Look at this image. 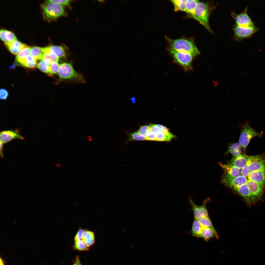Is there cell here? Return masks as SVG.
<instances>
[{
    "instance_id": "obj_1",
    "label": "cell",
    "mask_w": 265,
    "mask_h": 265,
    "mask_svg": "<svg viewBox=\"0 0 265 265\" xmlns=\"http://www.w3.org/2000/svg\"><path fill=\"white\" fill-rule=\"evenodd\" d=\"M169 46V48L176 51L186 52L194 57L200 54L193 40L184 38L172 39L165 36Z\"/></svg>"
},
{
    "instance_id": "obj_2",
    "label": "cell",
    "mask_w": 265,
    "mask_h": 265,
    "mask_svg": "<svg viewBox=\"0 0 265 265\" xmlns=\"http://www.w3.org/2000/svg\"><path fill=\"white\" fill-rule=\"evenodd\" d=\"M211 9L208 2L198 1L192 17L203 26L212 33L213 32L209 24V20Z\"/></svg>"
},
{
    "instance_id": "obj_3",
    "label": "cell",
    "mask_w": 265,
    "mask_h": 265,
    "mask_svg": "<svg viewBox=\"0 0 265 265\" xmlns=\"http://www.w3.org/2000/svg\"><path fill=\"white\" fill-rule=\"evenodd\" d=\"M41 7L43 17L47 21L55 20L65 14L62 5L58 4L46 2Z\"/></svg>"
},
{
    "instance_id": "obj_4",
    "label": "cell",
    "mask_w": 265,
    "mask_h": 265,
    "mask_svg": "<svg viewBox=\"0 0 265 265\" xmlns=\"http://www.w3.org/2000/svg\"><path fill=\"white\" fill-rule=\"evenodd\" d=\"M168 51L174 63L181 66L186 72L192 70V63L194 57L192 54L169 48Z\"/></svg>"
},
{
    "instance_id": "obj_5",
    "label": "cell",
    "mask_w": 265,
    "mask_h": 265,
    "mask_svg": "<svg viewBox=\"0 0 265 265\" xmlns=\"http://www.w3.org/2000/svg\"><path fill=\"white\" fill-rule=\"evenodd\" d=\"M263 132H259L252 128L247 122L241 126L239 143L241 148L244 152L251 139L255 136L262 137Z\"/></svg>"
},
{
    "instance_id": "obj_6",
    "label": "cell",
    "mask_w": 265,
    "mask_h": 265,
    "mask_svg": "<svg viewBox=\"0 0 265 265\" xmlns=\"http://www.w3.org/2000/svg\"><path fill=\"white\" fill-rule=\"evenodd\" d=\"M58 73L59 77L62 79L79 82H84L82 76L74 70L70 63H64L60 64Z\"/></svg>"
},
{
    "instance_id": "obj_7",
    "label": "cell",
    "mask_w": 265,
    "mask_h": 265,
    "mask_svg": "<svg viewBox=\"0 0 265 265\" xmlns=\"http://www.w3.org/2000/svg\"><path fill=\"white\" fill-rule=\"evenodd\" d=\"M259 29L254 25L249 26H241L235 24L233 31L235 40L241 41L252 37Z\"/></svg>"
},
{
    "instance_id": "obj_8",
    "label": "cell",
    "mask_w": 265,
    "mask_h": 265,
    "mask_svg": "<svg viewBox=\"0 0 265 265\" xmlns=\"http://www.w3.org/2000/svg\"><path fill=\"white\" fill-rule=\"evenodd\" d=\"M248 180L246 177L242 175L235 177L232 176L225 173L224 175L222 180L224 185L233 189L247 183Z\"/></svg>"
},
{
    "instance_id": "obj_9",
    "label": "cell",
    "mask_w": 265,
    "mask_h": 265,
    "mask_svg": "<svg viewBox=\"0 0 265 265\" xmlns=\"http://www.w3.org/2000/svg\"><path fill=\"white\" fill-rule=\"evenodd\" d=\"M248 6H246L243 11L239 13L231 12V15L235 21L236 25L241 26H249L254 25V22L247 13Z\"/></svg>"
},
{
    "instance_id": "obj_10",
    "label": "cell",
    "mask_w": 265,
    "mask_h": 265,
    "mask_svg": "<svg viewBox=\"0 0 265 265\" xmlns=\"http://www.w3.org/2000/svg\"><path fill=\"white\" fill-rule=\"evenodd\" d=\"M209 200L208 199L204 200L202 205H198L194 203L192 199H189V203L191 206L195 218L199 220L203 218L209 217L206 208V205Z\"/></svg>"
},
{
    "instance_id": "obj_11",
    "label": "cell",
    "mask_w": 265,
    "mask_h": 265,
    "mask_svg": "<svg viewBox=\"0 0 265 265\" xmlns=\"http://www.w3.org/2000/svg\"><path fill=\"white\" fill-rule=\"evenodd\" d=\"M251 172L265 170V154L249 156Z\"/></svg>"
},
{
    "instance_id": "obj_12",
    "label": "cell",
    "mask_w": 265,
    "mask_h": 265,
    "mask_svg": "<svg viewBox=\"0 0 265 265\" xmlns=\"http://www.w3.org/2000/svg\"><path fill=\"white\" fill-rule=\"evenodd\" d=\"M247 184L251 194L256 201L261 200L265 188V185L249 179Z\"/></svg>"
},
{
    "instance_id": "obj_13",
    "label": "cell",
    "mask_w": 265,
    "mask_h": 265,
    "mask_svg": "<svg viewBox=\"0 0 265 265\" xmlns=\"http://www.w3.org/2000/svg\"><path fill=\"white\" fill-rule=\"evenodd\" d=\"M233 189L243 198L248 206H251L256 202L251 194L247 184Z\"/></svg>"
},
{
    "instance_id": "obj_14",
    "label": "cell",
    "mask_w": 265,
    "mask_h": 265,
    "mask_svg": "<svg viewBox=\"0 0 265 265\" xmlns=\"http://www.w3.org/2000/svg\"><path fill=\"white\" fill-rule=\"evenodd\" d=\"M14 139L23 140L24 138L20 134L18 129L4 130L0 133V141L4 144Z\"/></svg>"
},
{
    "instance_id": "obj_15",
    "label": "cell",
    "mask_w": 265,
    "mask_h": 265,
    "mask_svg": "<svg viewBox=\"0 0 265 265\" xmlns=\"http://www.w3.org/2000/svg\"><path fill=\"white\" fill-rule=\"evenodd\" d=\"M249 156L242 154L239 156L233 158L231 160L228 164L242 169L247 163Z\"/></svg>"
},
{
    "instance_id": "obj_16",
    "label": "cell",
    "mask_w": 265,
    "mask_h": 265,
    "mask_svg": "<svg viewBox=\"0 0 265 265\" xmlns=\"http://www.w3.org/2000/svg\"><path fill=\"white\" fill-rule=\"evenodd\" d=\"M248 177L249 180L265 185V170L250 172Z\"/></svg>"
},
{
    "instance_id": "obj_17",
    "label": "cell",
    "mask_w": 265,
    "mask_h": 265,
    "mask_svg": "<svg viewBox=\"0 0 265 265\" xmlns=\"http://www.w3.org/2000/svg\"><path fill=\"white\" fill-rule=\"evenodd\" d=\"M8 50L12 54L17 55L27 46L17 40L7 44H5Z\"/></svg>"
},
{
    "instance_id": "obj_18",
    "label": "cell",
    "mask_w": 265,
    "mask_h": 265,
    "mask_svg": "<svg viewBox=\"0 0 265 265\" xmlns=\"http://www.w3.org/2000/svg\"><path fill=\"white\" fill-rule=\"evenodd\" d=\"M219 164L222 168L224 169L226 173L231 176L236 177L241 175V169L228 164H224L220 163Z\"/></svg>"
},
{
    "instance_id": "obj_19",
    "label": "cell",
    "mask_w": 265,
    "mask_h": 265,
    "mask_svg": "<svg viewBox=\"0 0 265 265\" xmlns=\"http://www.w3.org/2000/svg\"><path fill=\"white\" fill-rule=\"evenodd\" d=\"M0 37L5 44L9 43L17 40L16 37L13 33L4 29L0 30Z\"/></svg>"
},
{
    "instance_id": "obj_20",
    "label": "cell",
    "mask_w": 265,
    "mask_h": 265,
    "mask_svg": "<svg viewBox=\"0 0 265 265\" xmlns=\"http://www.w3.org/2000/svg\"><path fill=\"white\" fill-rule=\"evenodd\" d=\"M59 59L51 51L49 46L45 48L44 53L41 60L50 64L53 62H58Z\"/></svg>"
},
{
    "instance_id": "obj_21",
    "label": "cell",
    "mask_w": 265,
    "mask_h": 265,
    "mask_svg": "<svg viewBox=\"0 0 265 265\" xmlns=\"http://www.w3.org/2000/svg\"><path fill=\"white\" fill-rule=\"evenodd\" d=\"M202 227L201 238L207 241L210 238L214 237L216 239L219 238V236L216 230L211 229Z\"/></svg>"
},
{
    "instance_id": "obj_22",
    "label": "cell",
    "mask_w": 265,
    "mask_h": 265,
    "mask_svg": "<svg viewBox=\"0 0 265 265\" xmlns=\"http://www.w3.org/2000/svg\"><path fill=\"white\" fill-rule=\"evenodd\" d=\"M231 153L234 157H238L241 154V148L239 143L229 144L226 154Z\"/></svg>"
},
{
    "instance_id": "obj_23",
    "label": "cell",
    "mask_w": 265,
    "mask_h": 265,
    "mask_svg": "<svg viewBox=\"0 0 265 265\" xmlns=\"http://www.w3.org/2000/svg\"><path fill=\"white\" fill-rule=\"evenodd\" d=\"M45 48L37 46L30 47V55L36 60H41Z\"/></svg>"
},
{
    "instance_id": "obj_24",
    "label": "cell",
    "mask_w": 265,
    "mask_h": 265,
    "mask_svg": "<svg viewBox=\"0 0 265 265\" xmlns=\"http://www.w3.org/2000/svg\"><path fill=\"white\" fill-rule=\"evenodd\" d=\"M82 239L88 247L93 245L94 242V233L91 231H84Z\"/></svg>"
},
{
    "instance_id": "obj_25",
    "label": "cell",
    "mask_w": 265,
    "mask_h": 265,
    "mask_svg": "<svg viewBox=\"0 0 265 265\" xmlns=\"http://www.w3.org/2000/svg\"><path fill=\"white\" fill-rule=\"evenodd\" d=\"M199 1L197 0H187L186 3V12L192 17L194 14L197 4Z\"/></svg>"
},
{
    "instance_id": "obj_26",
    "label": "cell",
    "mask_w": 265,
    "mask_h": 265,
    "mask_svg": "<svg viewBox=\"0 0 265 265\" xmlns=\"http://www.w3.org/2000/svg\"><path fill=\"white\" fill-rule=\"evenodd\" d=\"M202 229L198 220L194 218L191 231L192 235L196 237L201 238Z\"/></svg>"
},
{
    "instance_id": "obj_27",
    "label": "cell",
    "mask_w": 265,
    "mask_h": 265,
    "mask_svg": "<svg viewBox=\"0 0 265 265\" xmlns=\"http://www.w3.org/2000/svg\"><path fill=\"white\" fill-rule=\"evenodd\" d=\"M36 61L29 55L26 57L20 64L26 67L34 68L37 66Z\"/></svg>"
},
{
    "instance_id": "obj_28",
    "label": "cell",
    "mask_w": 265,
    "mask_h": 265,
    "mask_svg": "<svg viewBox=\"0 0 265 265\" xmlns=\"http://www.w3.org/2000/svg\"><path fill=\"white\" fill-rule=\"evenodd\" d=\"M49 46L52 52L59 58L65 57L66 53L63 47L56 45Z\"/></svg>"
},
{
    "instance_id": "obj_29",
    "label": "cell",
    "mask_w": 265,
    "mask_h": 265,
    "mask_svg": "<svg viewBox=\"0 0 265 265\" xmlns=\"http://www.w3.org/2000/svg\"><path fill=\"white\" fill-rule=\"evenodd\" d=\"M186 0H172L171 1L174 6V10L175 12L181 11L186 12Z\"/></svg>"
},
{
    "instance_id": "obj_30",
    "label": "cell",
    "mask_w": 265,
    "mask_h": 265,
    "mask_svg": "<svg viewBox=\"0 0 265 265\" xmlns=\"http://www.w3.org/2000/svg\"><path fill=\"white\" fill-rule=\"evenodd\" d=\"M128 139L127 143L132 141H144L146 140L145 135L142 134L137 131L128 133Z\"/></svg>"
},
{
    "instance_id": "obj_31",
    "label": "cell",
    "mask_w": 265,
    "mask_h": 265,
    "mask_svg": "<svg viewBox=\"0 0 265 265\" xmlns=\"http://www.w3.org/2000/svg\"><path fill=\"white\" fill-rule=\"evenodd\" d=\"M30 55V47L27 46L23 49L16 57V61L20 64L27 56Z\"/></svg>"
},
{
    "instance_id": "obj_32",
    "label": "cell",
    "mask_w": 265,
    "mask_h": 265,
    "mask_svg": "<svg viewBox=\"0 0 265 265\" xmlns=\"http://www.w3.org/2000/svg\"><path fill=\"white\" fill-rule=\"evenodd\" d=\"M156 141H169L175 137V135L172 133L167 134L161 131L156 135Z\"/></svg>"
},
{
    "instance_id": "obj_33",
    "label": "cell",
    "mask_w": 265,
    "mask_h": 265,
    "mask_svg": "<svg viewBox=\"0 0 265 265\" xmlns=\"http://www.w3.org/2000/svg\"><path fill=\"white\" fill-rule=\"evenodd\" d=\"M198 220L201 227L210 228L215 230L209 217L202 218Z\"/></svg>"
},
{
    "instance_id": "obj_34",
    "label": "cell",
    "mask_w": 265,
    "mask_h": 265,
    "mask_svg": "<svg viewBox=\"0 0 265 265\" xmlns=\"http://www.w3.org/2000/svg\"><path fill=\"white\" fill-rule=\"evenodd\" d=\"M50 64L43 60H41L37 65V68L45 73L49 74Z\"/></svg>"
},
{
    "instance_id": "obj_35",
    "label": "cell",
    "mask_w": 265,
    "mask_h": 265,
    "mask_svg": "<svg viewBox=\"0 0 265 265\" xmlns=\"http://www.w3.org/2000/svg\"><path fill=\"white\" fill-rule=\"evenodd\" d=\"M75 247L76 249L80 251H87L89 249L88 247L81 239L75 241Z\"/></svg>"
},
{
    "instance_id": "obj_36",
    "label": "cell",
    "mask_w": 265,
    "mask_h": 265,
    "mask_svg": "<svg viewBox=\"0 0 265 265\" xmlns=\"http://www.w3.org/2000/svg\"><path fill=\"white\" fill-rule=\"evenodd\" d=\"M59 65L58 62H53L50 65L49 74H54L58 73Z\"/></svg>"
},
{
    "instance_id": "obj_37",
    "label": "cell",
    "mask_w": 265,
    "mask_h": 265,
    "mask_svg": "<svg viewBox=\"0 0 265 265\" xmlns=\"http://www.w3.org/2000/svg\"><path fill=\"white\" fill-rule=\"evenodd\" d=\"M250 161L249 157L248 162L247 164L241 169V175L245 177H248L250 172Z\"/></svg>"
},
{
    "instance_id": "obj_38",
    "label": "cell",
    "mask_w": 265,
    "mask_h": 265,
    "mask_svg": "<svg viewBox=\"0 0 265 265\" xmlns=\"http://www.w3.org/2000/svg\"><path fill=\"white\" fill-rule=\"evenodd\" d=\"M47 2L57 3L62 5L69 6L71 2V0H49L46 1Z\"/></svg>"
},
{
    "instance_id": "obj_39",
    "label": "cell",
    "mask_w": 265,
    "mask_h": 265,
    "mask_svg": "<svg viewBox=\"0 0 265 265\" xmlns=\"http://www.w3.org/2000/svg\"><path fill=\"white\" fill-rule=\"evenodd\" d=\"M145 135L146 137V140L156 141V135L149 130L146 132Z\"/></svg>"
},
{
    "instance_id": "obj_40",
    "label": "cell",
    "mask_w": 265,
    "mask_h": 265,
    "mask_svg": "<svg viewBox=\"0 0 265 265\" xmlns=\"http://www.w3.org/2000/svg\"><path fill=\"white\" fill-rule=\"evenodd\" d=\"M149 130L155 135L161 131L160 130L157 126L156 124H151L149 125Z\"/></svg>"
},
{
    "instance_id": "obj_41",
    "label": "cell",
    "mask_w": 265,
    "mask_h": 265,
    "mask_svg": "<svg viewBox=\"0 0 265 265\" xmlns=\"http://www.w3.org/2000/svg\"><path fill=\"white\" fill-rule=\"evenodd\" d=\"M149 125L141 126L137 131L142 134L145 135L146 132L149 130Z\"/></svg>"
},
{
    "instance_id": "obj_42",
    "label": "cell",
    "mask_w": 265,
    "mask_h": 265,
    "mask_svg": "<svg viewBox=\"0 0 265 265\" xmlns=\"http://www.w3.org/2000/svg\"><path fill=\"white\" fill-rule=\"evenodd\" d=\"M8 95V91L4 89H1L0 90V98L2 100H5L7 98Z\"/></svg>"
},
{
    "instance_id": "obj_43",
    "label": "cell",
    "mask_w": 265,
    "mask_h": 265,
    "mask_svg": "<svg viewBox=\"0 0 265 265\" xmlns=\"http://www.w3.org/2000/svg\"><path fill=\"white\" fill-rule=\"evenodd\" d=\"M156 125L161 132L167 134H169L171 133L169 131V129L165 126L159 124Z\"/></svg>"
},
{
    "instance_id": "obj_44",
    "label": "cell",
    "mask_w": 265,
    "mask_h": 265,
    "mask_svg": "<svg viewBox=\"0 0 265 265\" xmlns=\"http://www.w3.org/2000/svg\"><path fill=\"white\" fill-rule=\"evenodd\" d=\"M84 230L81 229H79L74 237L75 241L80 240L82 239L83 234Z\"/></svg>"
},
{
    "instance_id": "obj_45",
    "label": "cell",
    "mask_w": 265,
    "mask_h": 265,
    "mask_svg": "<svg viewBox=\"0 0 265 265\" xmlns=\"http://www.w3.org/2000/svg\"><path fill=\"white\" fill-rule=\"evenodd\" d=\"M0 142V156L2 158H3V148L4 144L2 143L1 142Z\"/></svg>"
},
{
    "instance_id": "obj_46",
    "label": "cell",
    "mask_w": 265,
    "mask_h": 265,
    "mask_svg": "<svg viewBox=\"0 0 265 265\" xmlns=\"http://www.w3.org/2000/svg\"><path fill=\"white\" fill-rule=\"evenodd\" d=\"M0 265H5L4 261L1 258H0Z\"/></svg>"
},
{
    "instance_id": "obj_47",
    "label": "cell",
    "mask_w": 265,
    "mask_h": 265,
    "mask_svg": "<svg viewBox=\"0 0 265 265\" xmlns=\"http://www.w3.org/2000/svg\"><path fill=\"white\" fill-rule=\"evenodd\" d=\"M131 100L132 102L134 103L135 101V98H134V97H132L131 98Z\"/></svg>"
},
{
    "instance_id": "obj_48",
    "label": "cell",
    "mask_w": 265,
    "mask_h": 265,
    "mask_svg": "<svg viewBox=\"0 0 265 265\" xmlns=\"http://www.w3.org/2000/svg\"><path fill=\"white\" fill-rule=\"evenodd\" d=\"M73 265H76V264H75V263H74V264H73Z\"/></svg>"
}]
</instances>
